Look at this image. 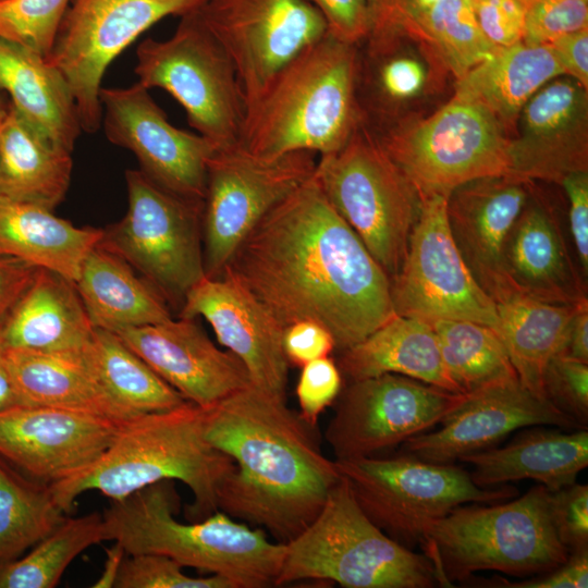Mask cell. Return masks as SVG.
Listing matches in <instances>:
<instances>
[{
  "mask_svg": "<svg viewBox=\"0 0 588 588\" xmlns=\"http://www.w3.org/2000/svg\"><path fill=\"white\" fill-rule=\"evenodd\" d=\"M114 333L186 401L201 408L252 384L241 359L217 347L195 319L179 317Z\"/></svg>",
  "mask_w": 588,
  "mask_h": 588,
  "instance_id": "cell-23",
  "label": "cell"
},
{
  "mask_svg": "<svg viewBox=\"0 0 588 588\" xmlns=\"http://www.w3.org/2000/svg\"><path fill=\"white\" fill-rule=\"evenodd\" d=\"M136 57L137 83L170 94L198 134L217 147L240 142L246 101L237 73L197 9L181 16L168 39L142 41Z\"/></svg>",
  "mask_w": 588,
  "mask_h": 588,
  "instance_id": "cell-11",
  "label": "cell"
},
{
  "mask_svg": "<svg viewBox=\"0 0 588 588\" xmlns=\"http://www.w3.org/2000/svg\"><path fill=\"white\" fill-rule=\"evenodd\" d=\"M74 284L96 328L114 332L172 319L163 297L100 243L85 257Z\"/></svg>",
  "mask_w": 588,
  "mask_h": 588,
  "instance_id": "cell-31",
  "label": "cell"
},
{
  "mask_svg": "<svg viewBox=\"0 0 588 588\" xmlns=\"http://www.w3.org/2000/svg\"><path fill=\"white\" fill-rule=\"evenodd\" d=\"M588 89L569 76H559L524 106L518 134L510 138L509 175L561 182L588 171Z\"/></svg>",
  "mask_w": 588,
  "mask_h": 588,
  "instance_id": "cell-21",
  "label": "cell"
},
{
  "mask_svg": "<svg viewBox=\"0 0 588 588\" xmlns=\"http://www.w3.org/2000/svg\"><path fill=\"white\" fill-rule=\"evenodd\" d=\"M94 329L74 282L38 268L0 327V348L81 353Z\"/></svg>",
  "mask_w": 588,
  "mask_h": 588,
  "instance_id": "cell-27",
  "label": "cell"
},
{
  "mask_svg": "<svg viewBox=\"0 0 588 588\" xmlns=\"http://www.w3.org/2000/svg\"><path fill=\"white\" fill-rule=\"evenodd\" d=\"M376 135L420 198H448L471 180L509 175L505 127L488 108L458 95L426 119L397 120Z\"/></svg>",
  "mask_w": 588,
  "mask_h": 588,
  "instance_id": "cell-9",
  "label": "cell"
},
{
  "mask_svg": "<svg viewBox=\"0 0 588 588\" xmlns=\"http://www.w3.org/2000/svg\"><path fill=\"white\" fill-rule=\"evenodd\" d=\"M564 75L549 45L518 42L499 47L487 60L456 79L455 95L488 108L504 127L512 125L528 100Z\"/></svg>",
  "mask_w": 588,
  "mask_h": 588,
  "instance_id": "cell-33",
  "label": "cell"
},
{
  "mask_svg": "<svg viewBox=\"0 0 588 588\" xmlns=\"http://www.w3.org/2000/svg\"><path fill=\"white\" fill-rule=\"evenodd\" d=\"M465 395L397 373L350 381L324 438L338 461L375 456L439 425Z\"/></svg>",
  "mask_w": 588,
  "mask_h": 588,
  "instance_id": "cell-16",
  "label": "cell"
},
{
  "mask_svg": "<svg viewBox=\"0 0 588 588\" xmlns=\"http://www.w3.org/2000/svg\"><path fill=\"white\" fill-rule=\"evenodd\" d=\"M446 199L420 198L401 268L390 279L394 313L427 322L468 320L500 326L495 304L479 286L451 235Z\"/></svg>",
  "mask_w": 588,
  "mask_h": 588,
  "instance_id": "cell-15",
  "label": "cell"
},
{
  "mask_svg": "<svg viewBox=\"0 0 588 588\" xmlns=\"http://www.w3.org/2000/svg\"><path fill=\"white\" fill-rule=\"evenodd\" d=\"M321 14L327 34L358 46L370 37L377 15V0H308Z\"/></svg>",
  "mask_w": 588,
  "mask_h": 588,
  "instance_id": "cell-47",
  "label": "cell"
},
{
  "mask_svg": "<svg viewBox=\"0 0 588 588\" xmlns=\"http://www.w3.org/2000/svg\"><path fill=\"white\" fill-rule=\"evenodd\" d=\"M0 90L35 130L73 152L82 132L78 110L64 76L47 58L0 38Z\"/></svg>",
  "mask_w": 588,
  "mask_h": 588,
  "instance_id": "cell-28",
  "label": "cell"
},
{
  "mask_svg": "<svg viewBox=\"0 0 588 588\" xmlns=\"http://www.w3.org/2000/svg\"><path fill=\"white\" fill-rule=\"evenodd\" d=\"M148 90L139 83L101 87L106 137L132 151L139 170L162 188L204 201L207 163L217 146L198 133L172 125Z\"/></svg>",
  "mask_w": 588,
  "mask_h": 588,
  "instance_id": "cell-18",
  "label": "cell"
},
{
  "mask_svg": "<svg viewBox=\"0 0 588 588\" xmlns=\"http://www.w3.org/2000/svg\"><path fill=\"white\" fill-rule=\"evenodd\" d=\"M327 199L391 279L404 260L420 197L364 123L314 172Z\"/></svg>",
  "mask_w": 588,
  "mask_h": 588,
  "instance_id": "cell-8",
  "label": "cell"
},
{
  "mask_svg": "<svg viewBox=\"0 0 588 588\" xmlns=\"http://www.w3.org/2000/svg\"><path fill=\"white\" fill-rule=\"evenodd\" d=\"M450 378L462 393L517 379V373L497 332L468 320L430 322Z\"/></svg>",
  "mask_w": 588,
  "mask_h": 588,
  "instance_id": "cell-38",
  "label": "cell"
},
{
  "mask_svg": "<svg viewBox=\"0 0 588 588\" xmlns=\"http://www.w3.org/2000/svg\"><path fill=\"white\" fill-rule=\"evenodd\" d=\"M83 357L121 421L186 401L112 331L95 327Z\"/></svg>",
  "mask_w": 588,
  "mask_h": 588,
  "instance_id": "cell-36",
  "label": "cell"
},
{
  "mask_svg": "<svg viewBox=\"0 0 588 588\" xmlns=\"http://www.w3.org/2000/svg\"><path fill=\"white\" fill-rule=\"evenodd\" d=\"M470 1H476V0H470Z\"/></svg>",
  "mask_w": 588,
  "mask_h": 588,
  "instance_id": "cell-60",
  "label": "cell"
},
{
  "mask_svg": "<svg viewBox=\"0 0 588 588\" xmlns=\"http://www.w3.org/2000/svg\"><path fill=\"white\" fill-rule=\"evenodd\" d=\"M127 210L99 243L124 259L167 302L182 306L206 277L201 200L169 192L140 170H126Z\"/></svg>",
  "mask_w": 588,
  "mask_h": 588,
  "instance_id": "cell-12",
  "label": "cell"
},
{
  "mask_svg": "<svg viewBox=\"0 0 588 588\" xmlns=\"http://www.w3.org/2000/svg\"><path fill=\"white\" fill-rule=\"evenodd\" d=\"M529 183L511 175L485 176L460 185L446 199L453 241L468 270L494 304L517 292L506 275L503 252L530 196Z\"/></svg>",
  "mask_w": 588,
  "mask_h": 588,
  "instance_id": "cell-24",
  "label": "cell"
},
{
  "mask_svg": "<svg viewBox=\"0 0 588 588\" xmlns=\"http://www.w3.org/2000/svg\"><path fill=\"white\" fill-rule=\"evenodd\" d=\"M2 353L26 405L85 412L121 421L83 352L57 354L8 348Z\"/></svg>",
  "mask_w": 588,
  "mask_h": 588,
  "instance_id": "cell-34",
  "label": "cell"
},
{
  "mask_svg": "<svg viewBox=\"0 0 588 588\" xmlns=\"http://www.w3.org/2000/svg\"><path fill=\"white\" fill-rule=\"evenodd\" d=\"M73 169L69 152L9 106L0 125V195L53 210L65 197Z\"/></svg>",
  "mask_w": 588,
  "mask_h": 588,
  "instance_id": "cell-32",
  "label": "cell"
},
{
  "mask_svg": "<svg viewBox=\"0 0 588 588\" xmlns=\"http://www.w3.org/2000/svg\"><path fill=\"white\" fill-rule=\"evenodd\" d=\"M569 203V230L579 269L588 273V171L575 172L561 182Z\"/></svg>",
  "mask_w": 588,
  "mask_h": 588,
  "instance_id": "cell-53",
  "label": "cell"
},
{
  "mask_svg": "<svg viewBox=\"0 0 588 588\" xmlns=\"http://www.w3.org/2000/svg\"><path fill=\"white\" fill-rule=\"evenodd\" d=\"M197 12L231 58L246 109L279 70L327 35L308 0H204Z\"/></svg>",
  "mask_w": 588,
  "mask_h": 588,
  "instance_id": "cell-17",
  "label": "cell"
},
{
  "mask_svg": "<svg viewBox=\"0 0 588 588\" xmlns=\"http://www.w3.org/2000/svg\"><path fill=\"white\" fill-rule=\"evenodd\" d=\"M313 427L286 400L253 384L205 408V433L234 468L217 494L218 510L286 543L323 507L341 475Z\"/></svg>",
  "mask_w": 588,
  "mask_h": 588,
  "instance_id": "cell-2",
  "label": "cell"
},
{
  "mask_svg": "<svg viewBox=\"0 0 588 588\" xmlns=\"http://www.w3.org/2000/svg\"><path fill=\"white\" fill-rule=\"evenodd\" d=\"M282 345L289 364L301 368L309 362L330 356L335 348L331 332L321 323L308 319L286 326Z\"/></svg>",
  "mask_w": 588,
  "mask_h": 588,
  "instance_id": "cell-51",
  "label": "cell"
},
{
  "mask_svg": "<svg viewBox=\"0 0 588 588\" xmlns=\"http://www.w3.org/2000/svg\"><path fill=\"white\" fill-rule=\"evenodd\" d=\"M315 154L261 156L240 142L217 147L207 163L201 235L206 277H221L236 247L277 204L313 176Z\"/></svg>",
  "mask_w": 588,
  "mask_h": 588,
  "instance_id": "cell-13",
  "label": "cell"
},
{
  "mask_svg": "<svg viewBox=\"0 0 588 588\" xmlns=\"http://www.w3.org/2000/svg\"><path fill=\"white\" fill-rule=\"evenodd\" d=\"M370 83L379 112L417 97L427 84L425 65L414 56L399 52L397 40L368 44Z\"/></svg>",
  "mask_w": 588,
  "mask_h": 588,
  "instance_id": "cell-42",
  "label": "cell"
},
{
  "mask_svg": "<svg viewBox=\"0 0 588 588\" xmlns=\"http://www.w3.org/2000/svg\"><path fill=\"white\" fill-rule=\"evenodd\" d=\"M478 25L487 39L497 47L523 42L525 4L523 0L470 1Z\"/></svg>",
  "mask_w": 588,
  "mask_h": 588,
  "instance_id": "cell-49",
  "label": "cell"
},
{
  "mask_svg": "<svg viewBox=\"0 0 588 588\" xmlns=\"http://www.w3.org/2000/svg\"><path fill=\"white\" fill-rule=\"evenodd\" d=\"M71 0H0V38L47 58Z\"/></svg>",
  "mask_w": 588,
  "mask_h": 588,
  "instance_id": "cell-41",
  "label": "cell"
},
{
  "mask_svg": "<svg viewBox=\"0 0 588 588\" xmlns=\"http://www.w3.org/2000/svg\"><path fill=\"white\" fill-rule=\"evenodd\" d=\"M543 392L560 412L581 428L588 421V363L553 356L543 375Z\"/></svg>",
  "mask_w": 588,
  "mask_h": 588,
  "instance_id": "cell-45",
  "label": "cell"
},
{
  "mask_svg": "<svg viewBox=\"0 0 588 588\" xmlns=\"http://www.w3.org/2000/svg\"><path fill=\"white\" fill-rule=\"evenodd\" d=\"M342 390V373L330 357L309 362L302 367L296 384L298 414L316 427L320 415L332 405Z\"/></svg>",
  "mask_w": 588,
  "mask_h": 588,
  "instance_id": "cell-46",
  "label": "cell"
},
{
  "mask_svg": "<svg viewBox=\"0 0 588 588\" xmlns=\"http://www.w3.org/2000/svg\"><path fill=\"white\" fill-rule=\"evenodd\" d=\"M102 229L76 226L39 205L0 195V255L75 282Z\"/></svg>",
  "mask_w": 588,
  "mask_h": 588,
  "instance_id": "cell-30",
  "label": "cell"
},
{
  "mask_svg": "<svg viewBox=\"0 0 588 588\" xmlns=\"http://www.w3.org/2000/svg\"><path fill=\"white\" fill-rule=\"evenodd\" d=\"M114 588H234L220 575L191 577L183 565L157 553L126 554Z\"/></svg>",
  "mask_w": 588,
  "mask_h": 588,
  "instance_id": "cell-43",
  "label": "cell"
},
{
  "mask_svg": "<svg viewBox=\"0 0 588 588\" xmlns=\"http://www.w3.org/2000/svg\"><path fill=\"white\" fill-rule=\"evenodd\" d=\"M468 504L454 507L425 532L420 547L439 584L467 581L480 571L543 575L567 560L569 551L554 528L544 486L502 504Z\"/></svg>",
  "mask_w": 588,
  "mask_h": 588,
  "instance_id": "cell-6",
  "label": "cell"
},
{
  "mask_svg": "<svg viewBox=\"0 0 588 588\" xmlns=\"http://www.w3.org/2000/svg\"><path fill=\"white\" fill-rule=\"evenodd\" d=\"M21 405L26 404L13 382L2 350L0 348V411Z\"/></svg>",
  "mask_w": 588,
  "mask_h": 588,
  "instance_id": "cell-58",
  "label": "cell"
},
{
  "mask_svg": "<svg viewBox=\"0 0 588 588\" xmlns=\"http://www.w3.org/2000/svg\"><path fill=\"white\" fill-rule=\"evenodd\" d=\"M221 275L245 287L284 328L305 319L321 323L341 352L395 314L389 275L314 174L256 223Z\"/></svg>",
  "mask_w": 588,
  "mask_h": 588,
  "instance_id": "cell-1",
  "label": "cell"
},
{
  "mask_svg": "<svg viewBox=\"0 0 588 588\" xmlns=\"http://www.w3.org/2000/svg\"><path fill=\"white\" fill-rule=\"evenodd\" d=\"M418 40L457 78L499 47L481 32L470 0H438L421 22Z\"/></svg>",
  "mask_w": 588,
  "mask_h": 588,
  "instance_id": "cell-40",
  "label": "cell"
},
{
  "mask_svg": "<svg viewBox=\"0 0 588 588\" xmlns=\"http://www.w3.org/2000/svg\"><path fill=\"white\" fill-rule=\"evenodd\" d=\"M107 541L103 516H66L28 554L0 563V588H52L77 555Z\"/></svg>",
  "mask_w": 588,
  "mask_h": 588,
  "instance_id": "cell-39",
  "label": "cell"
},
{
  "mask_svg": "<svg viewBox=\"0 0 588 588\" xmlns=\"http://www.w3.org/2000/svg\"><path fill=\"white\" fill-rule=\"evenodd\" d=\"M541 577L511 581L502 577L487 580V587L506 588H586L588 587V547L569 553L567 560Z\"/></svg>",
  "mask_w": 588,
  "mask_h": 588,
  "instance_id": "cell-52",
  "label": "cell"
},
{
  "mask_svg": "<svg viewBox=\"0 0 588 588\" xmlns=\"http://www.w3.org/2000/svg\"><path fill=\"white\" fill-rule=\"evenodd\" d=\"M503 265L522 294L553 304L587 301L586 278L571 256L558 218L531 195L509 233Z\"/></svg>",
  "mask_w": 588,
  "mask_h": 588,
  "instance_id": "cell-25",
  "label": "cell"
},
{
  "mask_svg": "<svg viewBox=\"0 0 588 588\" xmlns=\"http://www.w3.org/2000/svg\"><path fill=\"white\" fill-rule=\"evenodd\" d=\"M579 304L547 303L520 292L495 303L500 320L498 335L520 383L540 397L547 399L543 392L547 365L560 354Z\"/></svg>",
  "mask_w": 588,
  "mask_h": 588,
  "instance_id": "cell-35",
  "label": "cell"
},
{
  "mask_svg": "<svg viewBox=\"0 0 588 588\" xmlns=\"http://www.w3.org/2000/svg\"><path fill=\"white\" fill-rule=\"evenodd\" d=\"M334 461L364 513L409 549L420 546L428 527L458 505L517 495L511 486L481 488L454 464L426 462L406 453Z\"/></svg>",
  "mask_w": 588,
  "mask_h": 588,
  "instance_id": "cell-10",
  "label": "cell"
},
{
  "mask_svg": "<svg viewBox=\"0 0 588 588\" xmlns=\"http://www.w3.org/2000/svg\"><path fill=\"white\" fill-rule=\"evenodd\" d=\"M124 548L117 541L107 549L101 575L93 585L94 588H114L121 565L126 556Z\"/></svg>",
  "mask_w": 588,
  "mask_h": 588,
  "instance_id": "cell-57",
  "label": "cell"
},
{
  "mask_svg": "<svg viewBox=\"0 0 588 588\" xmlns=\"http://www.w3.org/2000/svg\"><path fill=\"white\" fill-rule=\"evenodd\" d=\"M10 102H7L3 98V93L0 90V125L2 124L8 110H9Z\"/></svg>",
  "mask_w": 588,
  "mask_h": 588,
  "instance_id": "cell-59",
  "label": "cell"
},
{
  "mask_svg": "<svg viewBox=\"0 0 588 588\" xmlns=\"http://www.w3.org/2000/svg\"><path fill=\"white\" fill-rule=\"evenodd\" d=\"M546 427H528L504 446L474 452L458 461L473 465L470 478L481 488L531 479L556 491L576 482L587 467L588 431Z\"/></svg>",
  "mask_w": 588,
  "mask_h": 588,
  "instance_id": "cell-26",
  "label": "cell"
},
{
  "mask_svg": "<svg viewBox=\"0 0 588 588\" xmlns=\"http://www.w3.org/2000/svg\"><path fill=\"white\" fill-rule=\"evenodd\" d=\"M359 70L358 46L327 34L279 70L247 107L240 143L270 157L339 150L366 120Z\"/></svg>",
  "mask_w": 588,
  "mask_h": 588,
  "instance_id": "cell-3",
  "label": "cell"
},
{
  "mask_svg": "<svg viewBox=\"0 0 588 588\" xmlns=\"http://www.w3.org/2000/svg\"><path fill=\"white\" fill-rule=\"evenodd\" d=\"M341 373L350 381L382 373H397L462 393L442 360L430 322L394 314L354 346L341 352Z\"/></svg>",
  "mask_w": 588,
  "mask_h": 588,
  "instance_id": "cell-29",
  "label": "cell"
},
{
  "mask_svg": "<svg viewBox=\"0 0 588 588\" xmlns=\"http://www.w3.org/2000/svg\"><path fill=\"white\" fill-rule=\"evenodd\" d=\"M306 579L346 588H429L439 584L430 559L376 526L342 476L310 525L284 543L275 586Z\"/></svg>",
  "mask_w": 588,
  "mask_h": 588,
  "instance_id": "cell-7",
  "label": "cell"
},
{
  "mask_svg": "<svg viewBox=\"0 0 588 588\" xmlns=\"http://www.w3.org/2000/svg\"><path fill=\"white\" fill-rule=\"evenodd\" d=\"M563 74L588 89V28L563 35L549 44Z\"/></svg>",
  "mask_w": 588,
  "mask_h": 588,
  "instance_id": "cell-55",
  "label": "cell"
},
{
  "mask_svg": "<svg viewBox=\"0 0 588 588\" xmlns=\"http://www.w3.org/2000/svg\"><path fill=\"white\" fill-rule=\"evenodd\" d=\"M38 268L0 255V327L32 283Z\"/></svg>",
  "mask_w": 588,
  "mask_h": 588,
  "instance_id": "cell-54",
  "label": "cell"
},
{
  "mask_svg": "<svg viewBox=\"0 0 588 588\" xmlns=\"http://www.w3.org/2000/svg\"><path fill=\"white\" fill-rule=\"evenodd\" d=\"M532 426L581 429L517 378L466 393L438 429L409 438L403 449L426 462L454 464L464 455L492 448L517 429Z\"/></svg>",
  "mask_w": 588,
  "mask_h": 588,
  "instance_id": "cell-20",
  "label": "cell"
},
{
  "mask_svg": "<svg viewBox=\"0 0 588 588\" xmlns=\"http://www.w3.org/2000/svg\"><path fill=\"white\" fill-rule=\"evenodd\" d=\"M66 516L50 485L16 470L0 456V563L19 558Z\"/></svg>",
  "mask_w": 588,
  "mask_h": 588,
  "instance_id": "cell-37",
  "label": "cell"
},
{
  "mask_svg": "<svg viewBox=\"0 0 588 588\" xmlns=\"http://www.w3.org/2000/svg\"><path fill=\"white\" fill-rule=\"evenodd\" d=\"M437 1L377 0L375 27L366 42H380L394 38L418 40L421 22Z\"/></svg>",
  "mask_w": 588,
  "mask_h": 588,
  "instance_id": "cell-50",
  "label": "cell"
},
{
  "mask_svg": "<svg viewBox=\"0 0 588 588\" xmlns=\"http://www.w3.org/2000/svg\"><path fill=\"white\" fill-rule=\"evenodd\" d=\"M179 317H203L244 364L254 387L286 400L284 327L245 287L228 275L205 277L185 295Z\"/></svg>",
  "mask_w": 588,
  "mask_h": 588,
  "instance_id": "cell-22",
  "label": "cell"
},
{
  "mask_svg": "<svg viewBox=\"0 0 588 588\" xmlns=\"http://www.w3.org/2000/svg\"><path fill=\"white\" fill-rule=\"evenodd\" d=\"M233 468L231 457L206 438L205 408L185 401L123 421L111 445L91 466L50 487L69 514L86 491H99L112 501L162 480H179L194 497L186 518L197 522L218 511L219 487Z\"/></svg>",
  "mask_w": 588,
  "mask_h": 588,
  "instance_id": "cell-4",
  "label": "cell"
},
{
  "mask_svg": "<svg viewBox=\"0 0 588 588\" xmlns=\"http://www.w3.org/2000/svg\"><path fill=\"white\" fill-rule=\"evenodd\" d=\"M523 42L549 45L556 38L588 28V0H523Z\"/></svg>",
  "mask_w": 588,
  "mask_h": 588,
  "instance_id": "cell-44",
  "label": "cell"
},
{
  "mask_svg": "<svg viewBox=\"0 0 588 588\" xmlns=\"http://www.w3.org/2000/svg\"><path fill=\"white\" fill-rule=\"evenodd\" d=\"M560 355L588 363V299L573 315Z\"/></svg>",
  "mask_w": 588,
  "mask_h": 588,
  "instance_id": "cell-56",
  "label": "cell"
},
{
  "mask_svg": "<svg viewBox=\"0 0 588 588\" xmlns=\"http://www.w3.org/2000/svg\"><path fill=\"white\" fill-rule=\"evenodd\" d=\"M122 422L58 407H11L0 411V456L28 477L54 485L91 466Z\"/></svg>",
  "mask_w": 588,
  "mask_h": 588,
  "instance_id": "cell-19",
  "label": "cell"
},
{
  "mask_svg": "<svg viewBox=\"0 0 588 588\" xmlns=\"http://www.w3.org/2000/svg\"><path fill=\"white\" fill-rule=\"evenodd\" d=\"M554 528L569 553L588 547V486L574 482L550 491Z\"/></svg>",
  "mask_w": 588,
  "mask_h": 588,
  "instance_id": "cell-48",
  "label": "cell"
},
{
  "mask_svg": "<svg viewBox=\"0 0 588 588\" xmlns=\"http://www.w3.org/2000/svg\"><path fill=\"white\" fill-rule=\"evenodd\" d=\"M179 495L174 480L146 486L112 500L102 514L107 540L127 554L157 553L229 579L234 588L275 585L284 543L271 541L259 527L238 523L223 511L197 522L175 518Z\"/></svg>",
  "mask_w": 588,
  "mask_h": 588,
  "instance_id": "cell-5",
  "label": "cell"
},
{
  "mask_svg": "<svg viewBox=\"0 0 588 588\" xmlns=\"http://www.w3.org/2000/svg\"><path fill=\"white\" fill-rule=\"evenodd\" d=\"M204 0H71L47 60L64 76L73 94L82 131L96 132L102 121L99 98L111 62L149 27L184 15Z\"/></svg>",
  "mask_w": 588,
  "mask_h": 588,
  "instance_id": "cell-14",
  "label": "cell"
}]
</instances>
